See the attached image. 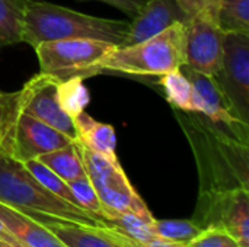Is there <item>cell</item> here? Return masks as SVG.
Here are the masks:
<instances>
[{"label":"cell","mask_w":249,"mask_h":247,"mask_svg":"<svg viewBox=\"0 0 249 247\" xmlns=\"http://www.w3.org/2000/svg\"><path fill=\"white\" fill-rule=\"evenodd\" d=\"M67 183H69V188L71 191V195H73L77 207H80L82 210L90 213L92 215H95L98 218L105 217V210H104V207L98 198V194L88 176L74 179Z\"/></svg>","instance_id":"d4e9b609"},{"label":"cell","mask_w":249,"mask_h":247,"mask_svg":"<svg viewBox=\"0 0 249 247\" xmlns=\"http://www.w3.org/2000/svg\"><path fill=\"white\" fill-rule=\"evenodd\" d=\"M191 220L200 229H222L239 246L249 247V189L235 188L200 192Z\"/></svg>","instance_id":"52a82bcc"},{"label":"cell","mask_w":249,"mask_h":247,"mask_svg":"<svg viewBox=\"0 0 249 247\" xmlns=\"http://www.w3.org/2000/svg\"><path fill=\"white\" fill-rule=\"evenodd\" d=\"M73 122L76 128V141L79 144L109 160H118L115 153L117 138L112 125L98 122L86 111L74 116Z\"/></svg>","instance_id":"2e32d148"},{"label":"cell","mask_w":249,"mask_h":247,"mask_svg":"<svg viewBox=\"0 0 249 247\" xmlns=\"http://www.w3.org/2000/svg\"><path fill=\"white\" fill-rule=\"evenodd\" d=\"M185 26V66L214 77L222 64L225 39L219 10L204 9L191 16Z\"/></svg>","instance_id":"9c48e42d"},{"label":"cell","mask_w":249,"mask_h":247,"mask_svg":"<svg viewBox=\"0 0 249 247\" xmlns=\"http://www.w3.org/2000/svg\"><path fill=\"white\" fill-rule=\"evenodd\" d=\"M25 167L31 172V175L45 188L48 189L50 192H53L54 195H57L58 198L73 204V205H77L73 195H71V191L69 188V183L66 181H63L60 176H57L51 169H48L44 163H41L38 159H32V160H26L23 162Z\"/></svg>","instance_id":"7402d4cb"},{"label":"cell","mask_w":249,"mask_h":247,"mask_svg":"<svg viewBox=\"0 0 249 247\" xmlns=\"http://www.w3.org/2000/svg\"><path fill=\"white\" fill-rule=\"evenodd\" d=\"M201 230L193 220H155L156 239L168 242L188 245Z\"/></svg>","instance_id":"cb8c5ba5"},{"label":"cell","mask_w":249,"mask_h":247,"mask_svg":"<svg viewBox=\"0 0 249 247\" xmlns=\"http://www.w3.org/2000/svg\"><path fill=\"white\" fill-rule=\"evenodd\" d=\"M214 79L233 116L249 125V33L225 32L222 64Z\"/></svg>","instance_id":"ba28073f"},{"label":"cell","mask_w":249,"mask_h":247,"mask_svg":"<svg viewBox=\"0 0 249 247\" xmlns=\"http://www.w3.org/2000/svg\"><path fill=\"white\" fill-rule=\"evenodd\" d=\"M179 70L184 73V76L193 84L194 112L204 115L206 118H209L210 121H213L216 124L225 125L226 128H229L231 131H233L239 135L249 137V125L238 121L233 116L231 106L213 76L198 73V71L187 67L185 64Z\"/></svg>","instance_id":"7c38bea8"},{"label":"cell","mask_w":249,"mask_h":247,"mask_svg":"<svg viewBox=\"0 0 249 247\" xmlns=\"http://www.w3.org/2000/svg\"><path fill=\"white\" fill-rule=\"evenodd\" d=\"M128 32V20L105 19L74 12L42 0H28L23 20V42L36 47L57 39H98L121 45Z\"/></svg>","instance_id":"7a4b0ae2"},{"label":"cell","mask_w":249,"mask_h":247,"mask_svg":"<svg viewBox=\"0 0 249 247\" xmlns=\"http://www.w3.org/2000/svg\"><path fill=\"white\" fill-rule=\"evenodd\" d=\"M188 247H241L238 242L225 230L217 227H207L200 231L197 237H194Z\"/></svg>","instance_id":"4316f807"},{"label":"cell","mask_w":249,"mask_h":247,"mask_svg":"<svg viewBox=\"0 0 249 247\" xmlns=\"http://www.w3.org/2000/svg\"><path fill=\"white\" fill-rule=\"evenodd\" d=\"M187 23H175L163 32L130 47H115L99 64V71L162 76L185 64Z\"/></svg>","instance_id":"277c9868"},{"label":"cell","mask_w":249,"mask_h":247,"mask_svg":"<svg viewBox=\"0 0 249 247\" xmlns=\"http://www.w3.org/2000/svg\"><path fill=\"white\" fill-rule=\"evenodd\" d=\"M181 9L191 17L204 9H216L220 12L222 0H175Z\"/></svg>","instance_id":"83f0119b"},{"label":"cell","mask_w":249,"mask_h":247,"mask_svg":"<svg viewBox=\"0 0 249 247\" xmlns=\"http://www.w3.org/2000/svg\"><path fill=\"white\" fill-rule=\"evenodd\" d=\"M0 221L28 247H66L44 224L4 204H0Z\"/></svg>","instance_id":"9a60e30c"},{"label":"cell","mask_w":249,"mask_h":247,"mask_svg":"<svg viewBox=\"0 0 249 247\" xmlns=\"http://www.w3.org/2000/svg\"><path fill=\"white\" fill-rule=\"evenodd\" d=\"M70 143H73V140L63 132L31 115L19 112L13 127L10 154L23 163L63 148Z\"/></svg>","instance_id":"8fae6325"},{"label":"cell","mask_w":249,"mask_h":247,"mask_svg":"<svg viewBox=\"0 0 249 247\" xmlns=\"http://www.w3.org/2000/svg\"><path fill=\"white\" fill-rule=\"evenodd\" d=\"M18 114L16 93H4L0 90V150L4 148L10 153V141Z\"/></svg>","instance_id":"484cf974"},{"label":"cell","mask_w":249,"mask_h":247,"mask_svg":"<svg viewBox=\"0 0 249 247\" xmlns=\"http://www.w3.org/2000/svg\"><path fill=\"white\" fill-rule=\"evenodd\" d=\"M101 226L111 229L112 231L144 243L156 239L155 234V218L152 214L137 213H114L105 218H99Z\"/></svg>","instance_id":"e0dca14e"},{"label":"cell","mask_w":249,"mask_h":247,"mask_svg":"<svg viewBox=\"0 0 249 247\" xmlns=\"http://www.w3.org/2000/svg\"><path fill=\"white\" fill-rule=\"evenodd\" d=\"M38 160L66 182H71L74 179L86 176V170L76 141L55 151L42 154L38 157Z\"/></svg>","instance_id":"ac0fdd59"},{"label":"cell","mask_w":249,"mask_h":247,"mask_svg":"<svg viewBox=\"0 0 249 247\" xmlns=\"http://www.w3.org/2000/svg\"><path fill=\"white\" fill-rule=\"evenodd\" d=\"M98 1H104L107 4H111V6L120 9L128 17H133L147 0H98Z\"/></svg>","instance_id":"f546056e"},{"label":"cell","mask_w":249,"mask_h":247,"mask_svg":"<svg viewBox=\"0 0 249 247\" xmlns=\"http://www.w3.org/2000/svg\"><path fill=\"white\" fill-rule=\"evenodd\" d=\"M28 0H0V47L23 42Z\"/></svg>","instance_id":"d6986e66"},{"label":"cell","mask_w":249,"mask_h":247,"mask_svg":"<svg viewBox=\"0 0 249 247\" xmlns=\"http://www.w3.org/2000/svg\"><path fill=\"white\" fill-rule=\"evenodd\" d=\"M179 112L178 122L197 160L200 192L249 189V137L239 135L198 112Z\"/></svg>","instance_id":"6da1fadb"},{"label":"cell","mask_w":249,"mask_h":247,"mask_svg":"<svg viewBox=\"0 0 249 247\" xmlns=\"http://www.w3.org/2000/svg\"><path fill=\"white\" fill-rule=\"evenodd\" d=\"M190 16L175 0H147L128 22V32L120 48L149 39L175 23H187Z\"/></svg>","instance_id":"4fadbf2b"},{"label":"cell","mask_w":249,"mask_h":247,"mask_svg":"<svg viewBox=\"0 0 249 247\" xmlns=\"http://www.w3.org/2000/svg\"><path fill=\"white\" fill-rule=\"evenodd\" d=\"M219 20L225 32L249 33V0H222Z\"/></svg>","instance_id":"603a6c76"},{"label":"cell","mask_w":249,"mask_h":247,"mask_svg":"<svg viewBox=\"0 0 249 247\" xmlns=\"http://www.w3.org/2000/svg\"><path fill=\"white\" fill-rule=\"evenodd\" d=\"M76 144L86 170V176L92 182L105 210V217L114 213L152 214L130 183L118 160H109L104 156H99L77 141Z\"/></svg>","instance_id":"8992f818"},{"label":"cell","mask_w":249,"mask_h":247,"mask_svg":"<svg viewBox=\"0 0 249 247\" xmlns=\"http://www.w3.org/2000/svg\"><path fill=\"white\" fill-rule=\"evenodd\" d=\"M117 45L98 39H57L38 44L36 52L41 73L54 76L60 82L71 77H92L99 74L101 61Z\"/></svg>","instance_id":"5b68a950"},{"label":"cell","mask_w":249,"mask_h":247,"mask_svg":"<svg viewBox=\"0 0 249 247\" xmlns=\"http://www.w3.org/2000/svg\"><path fill=\"white\" fill-rule=\"evenodd\" d=\"M34 220L44 224L66 247H125L104 226H86L44 215Z\"/></svg>","instance_id":"5bb4252c"},{"label":"cell","mask_w":249,"mask_h":247,"mask_svg":"<svg viewBox=\"0 0 249 247\" xmlns=\"http://www.w3.org/2000/svg\"><path fill=\"white\" fill-rule=\"evenodd\" d=\"M58 102L61 109L73 119L89 103V92L82 77H71L58 83Z\"/></svg>","instance_id":"44dd1931"},{"label":"cell","mask_w":249,"mask_h":247,"mask_svg":"<svg viewBox=\"0 0 249 247\" xmlns=\"http://www.w3.org/2000/svg\"><path fill=\"white\" fill-rule=\"evenodd\" d=\"M58 83L54 76L38 73L29 79L23 87L16 92L18 109L31 115L76 141V128L73 119L61 109L58 102Z\"/></svg>","instance_id":"30bf717a"},{"label":"cell","mask_w":249,"mask_h":247,"mask_svg":"<svg viewBox=\"0 0 249 247\" xmlns=\"http://www.w3.org/2000/svg\"><path fill=\"white\" fill-rule=\"evenodd\" d=\"M166 100L178 111L194 112V90L190 80L178 68L160 76Z\"/></svg>","instance_id":"ffe728a7"},{"label":"cell","mask_w":249,"mask_h":247,"mask_svg":"<svg viewBox=\"0 0 249 247\" xmlns=\"http://www.w3.org/2000/svg\"><path fill=\"white\" fill-rule=\"evenodd\" d=\"M108 229V227H107ZM111 230V229H109ZM112 231V230H111ZM114 236L120 240V243H123L125 247H188L187 245H182V243H175V242H168V240H162V239H155V240H150V242H144V243H140V242H136V240H131V239H127L115 231H112Z\"/></svg>","instance_id":"f1b7e54d"},{"label":"cell","mask_w":249,"mask_h":247,"mask_svg":"<svg viewBox=\"0 0 249 247\" xmlns=\"http://www.w3.org/2000/svg\"><path fill=\"white\" fill-rule=\"evenodd\" d=\"M0 247H13L12 245H9V243H4V242H1L0 240Z\"/></svg>","instance_id":"4dcf8cb0"},{"label":"cell","mask_w":249,"mask_h":247,"mask_svg":"<svg viewBox=\"0 0 249 247\" xmlns=\"http://www.w3.org/2000/svg\"><path fill=\"white\" fill-rule=\"evenodd\" d=\"M0 204L32 218L44 215L86 226H101L98 217L45 189L25 165L4 148L0 150Z\"/></svg>","instance_id":"3957f363"}]
</instances>
